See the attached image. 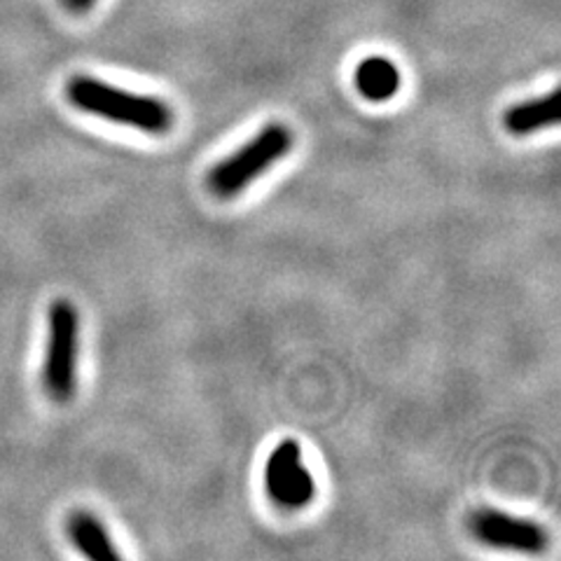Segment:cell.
Returning a JSON list of instances; mask_svg holds the SVG:
<instances>
[{"label":"cell","mask_w":561,"mask_h":561,"mask_svg":"<svg viewBox=\"0 0 561 561\" xmlns=\"http://www.w3.org/2000/svg\"><path fill=\"white\" fill-rule=\"evenodd\" d=\"M61 3L70 10V12H87L90 10L96 0H61Z\"/></svg>","instance_id":"cell-9"},{"label":"cell","mask_w":561,"mask_h":561,"mask_svg":"<svg viewBox=\"0 0 561 561\" xmlns=\"http://www.w3.org/2000/svg\"><path fill=\"white\" fill-rule=\"evenodd\" d=\"M559 125V90L515 103L503 115V127L513 136H531Z\"/></svg>","instance_id":"cell-6"},{"label":"cell","mask_w":561,"mask_h":561,"mask_svg":"<svg viewBox=\"0 0 561 561\" xmlns=\"http://www.w3.org/2000/svg\"><path fill=\"white\" fill-rule=\"evenodd\" d=\"M80 358V313L68 300H57L49 307L47 348L43 365V383L55 402H68L78 389Z\"/></svg>","instance_id":"cell-3"},{"label":"cell","mask_w":561,"mask_h":561,"mask_svg":"<svg viewBox=\"0 0 561 561\" xmlns=\"http://www.w3.org/2000/svg\"><path fill=\"white\" fill-rule=\"evenodd\" d=\"M66 96L78 111L129 127L150 136H167L173 125V108L157 96L136 94L90 76H76L66 84Z\"/></svg>","instance_id":"cell-1"},{"label":"cell","mask_w":561,"mask_h":561,"mask_svg":"<svg viewBox=\"0 0 561 561\" xmlns=\"http://www.w3.org/2000/svg\"><path fill=\"white\" fill-rule=\"evenodd\" d=\"M267 496L284 511H302L316 499V482L302 459V447L293 437L280 440L265 463Z\"/></svg>","instance_id":"cell-4"},{"label":"cell","mask_w":561,"mask_h":561,"mask_svg":"<svg viewBox=\"0 0 561 561\" xmlns=\"http://www.w3.org/2000/svg\"><path fill=\"white\" fill-rule=\"evenodd\" d=\"M293 146V129L280 125V122H272V125L262 127L249 144L210 169L208 190L220 199L239 197L262 173H267L276 162L288 157Z\"/></svg>","instance_id":"cell-2"},{"label":"cell","mask_w":561,"mask_h":561,"mask_svg":"<svg viewBox=\"0 0 561 561\" xmlns=\"http://www.w3.org/2000/svg\"><path fill=\"white\" fill-rule=\"evenodd\" d=\"M66 531H68L70 542H73L78 552L87 559H92V561H119L122 559L108 529H105L103 522L92 513L78 511L70 515L68 524H66Z\"/></svg>","instance_id":"cell-7"},{"label":"cell","mask_w":561,"mask_h":561,"mask_svg":"<svg viewBox=\"0 0 561 561\" xmlns=\"http://www.w3.org/2000/svg\"><path fill=\"white\" fill-rule=\"evenodd\" d=\"M356 90L363 99L373 103L391 101L402 84L400 68L386 57H367L356 68Z\"/></svg>","instance_id":"cell-8"},{"label":"cell","mask_w":561,"mask_h":561,"mask_svg":"<svg viewBox=\"0 0 561 561\" xmlns=\"http://www.w3.org/2000/svg\"><path fill=\"white\" fill-rule=\"evenodd\" d=\"M468 529L482 546L517 554H542L550 542L548 531L538 522L507 515L494 507H480L472 513Z\"/></svg>","instance_id":"cell-5"}]
</instances>
